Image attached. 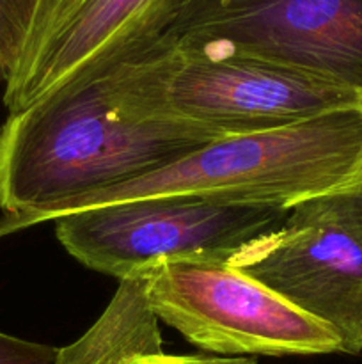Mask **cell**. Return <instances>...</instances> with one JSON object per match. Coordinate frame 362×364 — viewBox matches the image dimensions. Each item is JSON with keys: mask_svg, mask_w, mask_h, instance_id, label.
<instances>
[{"mask_svg": "<svg viewBox=\"0 0 362 364\" xmlns=\"http://www.w3.org/2000/svg\"><path fill=\"white\" fill-rule=\"evenodd\" d=\"M224 132L174 121H128L98 80L9 114L0 128V238L45 223L57 206L156 173Z\"/></svg>", "mask_w": 362, "mask_h": 364, "instance_id": "1", "label": "cell"}, {"mask_svg": "<svg viewBox=\"0 0 362 364\" xmlns=\"http://www.w3.org/2000/svg\"><path fill=\"white\" fill-rule=\"evenodd\" d=\"M316 201L362 245V166L344 187Z\"/></svg>", "mask_w": 362, "mask_h": 364, "instance_id": "11", "label": "cell"}, {"mask_svg": "<svg viewBox=\"0 0 362 364\" xmlns=\"http://www.w3.org/2000/svg\"><path fill=\"white\" fill-rule=\"evenodd\" d=\"M227 263L329 326L344 354L362 350V245L316 199L293 206L283 228Z\"/></svg>", "mask_w": 362, "mask_h": 364, "instance_id": "8", "label": "cell"}, {"mask_svg": "<svg viewBox=\"0 0 362 364\" xmlns=\"http://www.w3.org/2000/svg\"><path fill=\"white\" fill-rule=\"evenodd\" d=\"M130 364H187V355H170V354H156L138 358Z\"/></svg>", "mask_w": 362, "mask_h": 364, "instance_id": "14", "label": "cell"}, {"mask_svg": "<svg viewBox=\"0 0 362 364\" xmlns=\"http://www.w3.org/2000/svg\"><path fill=\"white\" fill-rule=\"evenodd\" d=\"M362 166V109L337 110L275 130L227 135L156 173L71 199L45 217L155 196L293 208L332 194Z\"/></svg>", "mask_w": 362, "mask_h": 364, "instance_id": "3", "label": "cell"}, {"mask_svg": "<svg viewBox=\"0 0 362 364\" xmlns=\"http://www.w3.org/2000/svg\"><path fill=\"white\" fill-rule=\"evenodd\" d=\"M158 322L144 277H128L98 322L80 340L59 348L57 364H130L163 354Z\"/></svg>", "mask_w": 362, "mask_h": 364, "instance_id": "9", "label": "cell"}, {"mask_svg": "<svg viewBox=\"0 0 362 364\" xmlns=\"http://www.w3.org/2000/svg\"><path fill=\"white\" fill-rule=\"evenodd\" d=\"M38 0H0V82L6 84L21 55Z\"/></svg>", "mask_w": 362, "mask_h": 364, "instance_id": "10", "label": "cell"}, {"mask_svg": "<svg viewBox=\"0 0 362 364\" xmlns=\"http://www.w3.org/2000/svg\"><path fill=\"white\" fill-rule=\"evenodd\" d=\"M94 80L123 119L190 123L227 135L362 109L357 91L329 78L192 39H158Z\"/></svg>", "mask_w": 362, "mask_h": 364, "instance_id": "2", "label": "cell"}, {"mask_svg": "<svg viewBox=\"0 0 362 364\" xmlns=\"http://www.w3.org/2000/svg\"><path fill=\"white\" fill-rule=\"evenodd\" d=\"M59 348L0 333V364H57Z\"/></svg>", "mask_w": 362, "mask_h": 364, "instance_id": "12", "label": "cell"}, {"mask_svg": "<svg viewBox=\"0 0 362 364\" xmlns=\"http://www.w3.org/2000/svg\"><path fill=\"white\" fill-rule=\"evenodd\" d=\"M162 38L215 43L362 96V0H177Z\"/></svg>", "mask_w": 362, "mask_h": 364, "instance_id": "6", "label": "cell"}, {"mask_svg": "<svg viewBox=\"0 0 362 364\" xmlns=\"http://www.w3.org/2000/svg\"><path fill=\"white\" fill-rule=\"evenodd\" d=\"M291 208L155 196L55 217V235L75 259L119 281L176 259L227 262L284 226Z\"/></svg>", "mask_w": 362, "mask_h": 364, "instance_id": "4", "label": "cell"}, {"mask_svg": "<svg viewBox=\"0 0 362 364\" xmlns=\"http://www.w3.org/2000/svg\"><path fill=\"white\" fill-rule=\"evenodd\" d=\"M187 364H258L251 358H206V355H187Z\"/></svg>", "mask_w": 362, "mask_h": 364, "instance_id": "13", "label": "cell"}, {"mask_svg": "<svg viewBox=\"0 0 362 364\" xmlns=\"http://www.w3.org/2000/svg\"><path fill=\"white\" fill-rule=\"evenodd\" d=\"M177 0H38L4 91L9 114L84 85L163 36Z\"/></svg>", "mask_w": 362, "mask_h": 364, "instance_id": "7", "label": "cell"}, {"mask_svg": "<svg viewBox=\"0 0 362 364\" xmlns=\"http://www.w3.org/2000/svg\"><path fill=\"white\" fill-rule=\"evenodd\" d=\"M138 276L160 322L206 352L273 358L343 352L329 326L227 262H162Z\"/></svg>", "mask_w": 362, "mask_h": 364, "instance_id": "5", "label": "cell"}]
</instances>
